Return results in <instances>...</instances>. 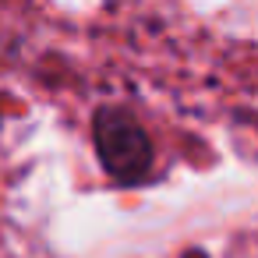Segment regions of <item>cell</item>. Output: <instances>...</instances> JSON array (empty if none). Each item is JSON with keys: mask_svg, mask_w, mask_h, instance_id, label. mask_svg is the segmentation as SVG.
<instances>
[{"mask_svg": "<svg viewBox=\"0 0 258 258\" xmlns=\"http://www.w3.org/2000/svg\"><path fill=\"white\" fill-rule=\"evenodd\" d=\"M92 135H96V152L103 159V166L124 180V184H135L149 173L152 166V145H149V135L142 131V124L127 113V110H117V106H103L92 120Z\"/></svg>", "mask_w": 258, "mask_h": 258, "instance_id": "1", "label": "cell"}]
</instances>
